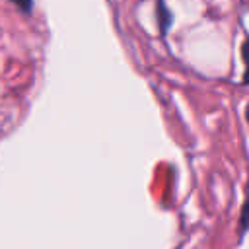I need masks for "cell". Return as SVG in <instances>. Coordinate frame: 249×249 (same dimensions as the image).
<instances>
[{
    "label": "cell",
    "mask_w": 249,
    "mask_h": 249,
    "mask_svg": "<svg viewBox=\"0 0 249 249\" xmlns=\"http://www.w3.org/2000/svg\"><path fill=\"white\" fill-rule=\"evenodd\" d=\"M14 2L19 4L23 10H29V8H31V0H14Z\"/></svg>",
    "instance_id": "1"
}]
</instances>
